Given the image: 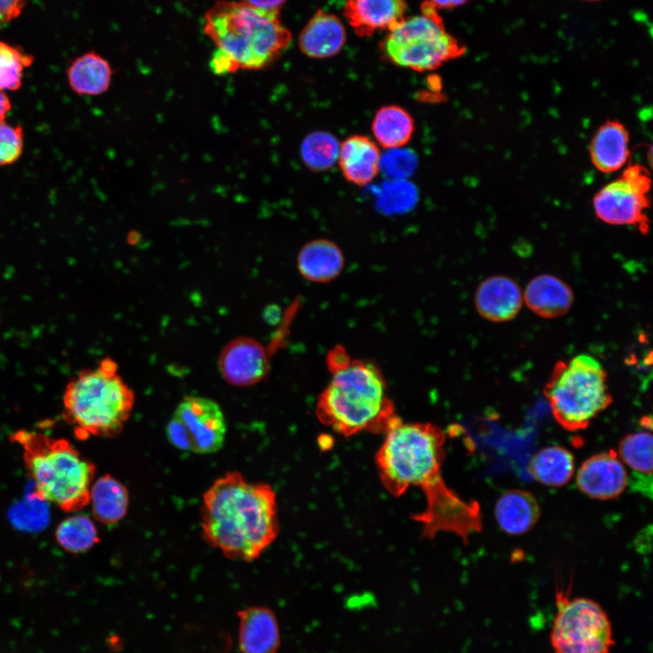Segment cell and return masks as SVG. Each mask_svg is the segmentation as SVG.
Segmentation results:
<instances>
[{"instance_id":"1","label":"cell","mask_w":653,"mask_h":653,"mask_svg":"<svg viewBox=\"0 0 653 653\" xmlns=\"http://www.w3.org/2000/svg\"><path fill=\"white\" fill-rule=\"evenodd\" d=\"M375 460L380 480L394 495L410 487L420 488L426 498L425 510L415 517L424 532L433 537L450 531L468 541L481 531L482 513L476 501H465L444 482L441 469L446 434L432 423L404 422L396 417L385 430Z\"/></svg>"},{"instance_id":"2","label":"cell","mask_w":653,"mask_h":653,"mask_svg":"<svg viewBox=\"0 0 653 653\" xmlns=\"http://www.w3.org/2000/svg\"><path fill=\"white\" fill-rule=\"evenodd\" d=\"M202 538L229 560L252 562L279 532L277 494L271 485L228 471L203 492Z\"/></svg>"},{"instance_id":"3","label":"cell","mask_w":653,"mask_h":653,"mask_svg":"<svg viewBox=\"0 0 653 653\" xmlns=\"http://www.w3.org/2000/svg\"><path fill=\"white\" fill-rule=\"evenodd\" d=\"M326 365L331 377L316 404L320 423L346 437L384 434L398 416L377 365L352 359L342 346L327 354Z\"/></svg>"},{"instance_id":"4","label":"cell","mask_w":653,"mask_h":653,"mask_svg":"<svg viewBox=\"0 0 653 653\" xmlns=\"http://www.w3.org/2000/svg\"><path fill=\"white\" fill-rule=\"evenodd\" d=\"M10 440L22 450L38 499L65 512H77L89 505L96 467L67 439L22 429L11 434Z\"/></svg>"},{"instance_id":"5","label":"cell","mask_w":653,"mask_h":653,"mask_svg":"<svg viewBox=\"0 0 653 653\" xmlns=\"http://www.w3.org/2000/svg\"><path fill=\"white\" fill-rule=\"evenodd\" d=\"M134 404L135 394L118 373L116 363L105 358L67 383L62 415L79 440L112 438L124 428Z\"/></svg>"},{"instance_id":"6","label":"cell","mask_w":653,"mask_h":653,"mask_svg":"<svg viewBox=\"0 0 653 653\" xmlns=\"http://www.w3.org/2000/svg\"><path fill=\"white\" fill-rule=\"evenodd\" d=\"M204 32L238 70H260L286 50L291 33L279 12L252 8L240 2L217 1L205 14Z\"/></svg>"},{"instance_id":"7","label":"cell","mask_w":653,"mask_h":653,"mask_svg":"<svg viewBox=\"0 0 653 653\" xmlns=\"http://www.w3.org/2000/svg\"><path fill=\"white\" fill-rule=\"evenodd\" d=\"M543 395L554 419L570 432L586 429L613 402L606 370L598 359L587 354L569 361L559 360Z\"/></svg>"},{"instance_id":"8","label":"cell","mask_w":653,"mask_h":653,"mask_svg":"<svg viewBox=\"0 0 653 653\" xmlns=\"http://www.w3.org/2000/svg\"><path fill=\"white\" fill-rule=\"evenodd\" d=\"M385 61L415 72L433 71L463 56L465 46L447 32L443 18L427 1L421 14L404 18L379 44Z\"/></svg>"},{"instance_id":"9","label":"cell","mask_w":653,"mask_h":653,"mask_svg":"<svg viewBox=\"0 0 653 653\" xmlns=\"http://www.w3.org/2000/svg\"><path fill=\"white\" fill-rule=\"evenodd\" d=\"M551 630L554 653H609L614 645L610 620L596 601L558 591Z\"/></svg>"},{"instance_id":"10","label":"cell","mask_w":653,"mask_h":653,"mask_svg":"<svg viewBox=\"0 0 653 653\" xmlns=\"http://www.w3.org/2000/svg\"><path fill=\"white\" fill-rule=\"evenodd\" d=\"M226 434L227 423L220 406L199 395L183 398L166 427L167 439L174 447L198 454L219 451Z\"/></svg>"},{"instance_id":"11","label":"cell","mask_w":653,"mask_h":653,"mask_svg":"<svg viewBox=\"0 0 653 653\" xmlns=\"http://www.w3.org/2000/svg\"><path fill=\"white\" fill-rule=\"evenodd\" d=\"M651 180L647 169L631 164L622 175L603 186L593 198V208L601 221L619 226H634L640 232L648 230L646 211L649 206Z\"/></svg>"},{"instance_id":"12","label":"cell","mask_w":653,"mask_h":653,"mask_svg":"<svg viewBox=\"0 0 653 653\" xmlns=\"http://www.w3.org/2000/svg\"><path fill=\"white\" fill-rule=\"evenodd\" d=\"M219 371L225 381L236 386L260 382L268 373V355L256 339L240 336L229 341L220 351Z\"/></svg>"},{"instance_id":"13","label":"cell","mask_w":653,"mask_h":653,"mask_svg":"<svg viewBox=\"0 0 653 653\" xmlns=\"http://www.w3.org/2000/svg\"><path fill=\"white\" fill-rule=\"evenodd\" d=\"M576 482L586 495L598 500L619 496L628 484V473L613 450L586 459L578 470Z\"/></svg>"},{"instance_id":"14","label":"cell","mask_w":653,"mask_h":653,"mask_svg":"<svg viewBox=\"0 0 653 653\" xmlns=\"http://www.w3.org/2000/svg\"><path fill=\"white\" fill-rule=\"evenodd\" d=\"M404 0H346L344 15L359 37L390 31L404 18Z\"/></svg>"},{"instance_id":"15","label":"cell","mask_w":653,"mask_h":653,"mask_svg":"<svg viewBox=\"0 0 653 653\" xmlns=\"http://www.w3.org/2000/svg\"><path fill=\"white\" fill-rule=\"evenodd\" d=\"M336 162L346 181L359 187L365 186L379 173L380 147L367 135H350L339 144Z\"/></svg>"},{"instance_id":"16","label":"cell","mask_w":653,"mask_h":653,"mask_svg":"<svg viewBox=\"0 0 653 653\" xmlns=\"http://www.w3.org/2000/svg\"><path fill=\"white\" fill-rule=\"evenodd\" d=\"M521 290L512 278L492 276L477 288L474 304L478 313L492 322H505L514 318L522 305Z\"/></svg>"},{"instance_id":"17","label":"cell","mask_w":653,"mask_h":653,"mask_svg":"<svg viewBox=\"0 0 653 653\" xmlns=\"http://www.w3.org/2000/svg\"><path fill=\"white\" fill-rule=\"evenodd\" d=\"M238 641L241 653H276L280 642L279 629L274 612L260 605H252L237 612Z\"/></svg>"},{"instance_id":"18","label":"cell","mask_w":653,"mask_h":653,"mask_svg":"<svg viewBox=\"0 0 653 653\" xmlns=\"http://www.w3.org/2000/svg\"><path fill=\"white\" fill-rule=\"evenodd\" d=\"M346 37L345 27L337 16L317 10L301 31L298 46L307 57L325 59L341 51Z\"/></svg>"},{"instance_id":"19","label":"cell","mask_w":653,"mask_h":653,"mask_svg":"<svg viewBox=\"0 0 653 653\" xmlns=\"http://www.w3.org/2000/svg\"><path fill=\"white\" fill-rule=\"evenodd\" d=\"M522 297L527 307L543 318L562 317L570 309L574 299L570 287L550 274L533 278L526 286Z\"/></svg>"},{"instance_id":"20","label":"cell","mask_w":653,"mask_h":653,"mask_svg":"<svg viewBox=\"0 0 653 653\" xmlns=\"http://www.w3.org/2000/svg\"><path fill=\"white\" fill-rule=\"evenodd\" d=\"M629 134L618 120H609L596 131L590 144V157L593 166L603 173L623 168L629 158Z\"/></svg>"},{"instance_id":"21","label":"cell","mask_w":653,"mask_h":653,"mask_svg":"<svg viewBox=\"0 0 653 653\" xmlns=\"http://www.w3.org/2000/svg\"><path fill=\"white\" fill-rule=\"evenodd\" d=\"M300 275L313 283H327L337 278L344 268V254L334 241L317 239L307 242L297 258Z\"/></svg>"},{"instance_id":"22","label":"cell","mask_w":653,"mask_h":653,"mask_svg":"<svg viewBox=\"0 0 653 653\" xmlns=\"http://www.w3.org/2000/svg\"><path fill=\"white\" fill-rule=\"evenodd\" d=\"M652 443L649 432H637L623 437L618 449V456L631 472L627 485L649 499L652 496Z\"/></svg>"},{"instance_id":"23","label":"cell","mask_w":653,"mask_h":653,"mask_svg":"<svg viewBox=\"0 0 653 653\" xmlns=\"http://www.w3.org/2000/svg\"><path fill=\"white\" fill-rule=\"evenodd\" d=\"M494 514L502 531L512 535L523 534L533 528L541 510L536 498L520 489L504 492L498 499Z\"/></svg>"},{"instance_id":"24","label":"cell","mask_w":653,"mask_h":653,"mask_svg":"<svg viewBox=\"0 0 653 653\" xmlns=\"http://www.w3.org/2000/svg\"><path fill=\"white\" fill-rule=\"evenodd\" d=\"M130 496L125 485L109 473L96 479L90 492L93 518L105 525L120 522L126 516Z\"/></svg>"},{"instance_id":"25","label":"cell","mask_w":653,"mask_h":653,"mask_svg":"<svg viewBox=\"0 0 653 653\" xmlns=\"http://www.w3.org/2000/svg\"><path fill=\"white\" fill-rule=\"evenodd\" d=\"M415 123L412 114L398 104H386L376 110L371 122L373 140L386 150L399 149L413 138Z\"/></svg>"},{"instance_id":"26","label":"cell","mask_w":653,"mask_h":653,"mask_svg":"<svg viewBox=\"0 0 653 653\" xmlns=\"http://www.w3.org/2000/svg\"><path fill=\"white\" fill-rule=\"evenodd\" d=\"M112 69L110 63L94 52L86 53L73 61L67 70L71 88L82 95H99L111 84Z\"/></svg>"},{"instance_id":"27","label":"cell","mask_w":653,"mask_h":653,"mask_svg":"<svg viewBox=\"0 0 653 653\" xmlns=\"http://www.w3.org/2000/svg\"><path fill=\"white\" fill-rule=\"evenodd\" d=\"M527 470L535 481L549 487H560L573 475L574 456L562 446H548L531 457Z\"/></svg>"},{"instance_id":"28","label":"cell","mask_w":653,"mask_h":653,"mask_svg":"<svg viewBox=\"0 0 653 653\" xmlns=\"http://www.w3.org/2000/svg\"><path fill=\"white\" fill-rule=\"evenodd\" d=\"M55 540L59 546L71 553L85 552L100 541L94 522L84 514L71 515L56 527Z\"/></svg>"},{"instance_id":"29","label":"cell","mask_w":653,"mask_h":653,"mask_svg":"<svg viewBox=\"0 0 653 653\" xmlns=\"http://www.w3.org/2000/svg\"><path fill=\"white\" fill-rule=\"evenodd\" d=\"M339 144L328 132H317L307 135L301 143L300 154L306 166L314 171H326L337 161Z\"/></svg>"},{"instance_id":"30","label":"cell","mask_w":653,"mask_h":653,"mask_svg":"<svg viewBox=\"0 0 653 653\" xmlns=\"http://www.w3.org/2000/svg\"><path fill=\"white\" fill-rule=\"evenodd\" d=\"M33 60V56L0 41V91L19 89L24 70L32 63Z\"/></svg>"},{"instance_id":"31","label":"cell","mask_w":653,"mask_h":653,"mask_svg":"<svg viewBox=\"0 0 653 653\" xmlns=\"http://www.w3.org/2000/svg\"><path fill=\"white\" fill-rule=\"evenodd\" d=\"M24 146L23 130L0 120V166L14 163L22 154Z\"/></svg>"},{"instance_id":"32","label":"cell","mask_w":653,"mask_h":653,"mask_svg":"<svg viewBox=\"0 0 653 653\" xmlns=\"http://www.w3.org/2000/svg\"><path fill=\"white\" fill-rule=\"evenodd\" d=\"M26 0H0V27L16 18Z\"/></svg>"},{"instance_id":"33","label":"cell","mask_w":653,"mask_h":653,"mask_svg":"<svg viewBox=\"0 0 653 653\" xmlns=\"http://www.w3.org/2000/svg\"><path fill=\"white\" fill-rule=\"evenodd\" d=\"M286 1L287 0H239V2L252 8L267 12H279V9Z\"/></svg>"},{"instance_id":"34","label":"cell","mask_w":653,"mask_h":653,"mask_svg":"<svg viewBox=\"0 0 653 653\" xmlns=\"http://www.w3.org/2000/svg\"><path fill=\"white\" fill-rule=\"evenodd\" d=\"M434 7L438 9H452L465 5L470 0H426Z\"/></svg>"},{"instance_id":"35","label":"cell","mask_w":653,"mask_h":653,"mask_svg":"<svg viewBox=\"0 0 653 653\" xmlns=\"http://www.w3.org/2000/svg\"><path fill=\"white\" fill-rule=\"evenodd\" d=\"M10 109L11 102L8 96H6L5 92L0 91V120L5 119L6 113L10 111Z\"/></svg>"},{"instance_id":"36","label":"cell","mask_w":653,"mask_h":653,"mask_svg":"<svg viewBox=\"0 0 653 653\" xmlns=\"http://www.w3.org/2000/svg\"><path fill=\"white\" fill-rule=\"evenodd\" d=\"M584 1H588V2H597V1H601V0H584Z\"/></svg>"}]
</instances>
